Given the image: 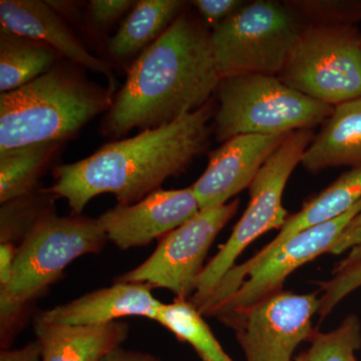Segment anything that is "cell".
<instances>
[{
	"label": "cell",
	"mask_w": 361,
	"mask_h": 361,
	"mask_svg": "<svg viewBox=\"0 0 361 361\" xmlns=\"http://www.w3.org/2000/svg\"><path fill=\"white\" fill-rule=\"evenodd\" d=\"M287 135H239L209 154L203 174L192 185L200 210L225 205L248 189Z\"/></svg>",
	"instance_id": "cell-13"
},
{
	"label": "cell",
	"mask_w": 361,
	"mask_h": 361,
	"mask_svg": "<svg viewBox=\"0 0 361 361\" xmlns=\"http://www.w3.org/2000/svg\"><path fill=\"white\" fill-rule=\"evenodd\" d=\"M240 201L203 209L174 231L160 239L159 245L141 265L116 278L115 282L148 284L190 299L206 265L211 246L227 223L236 215Z\"/></svg>",
	"instance_id": "cell-9"
},
{
	"label": "cell",
	"mask_w": 361,
	"mask_h": 361,
	"mask_svg": "<svg viewBox=\"0 0 361 361\" xmlns=\"http://www.w3.org/2000/svg\"><path fill=\"white\" fill-rule=\"evenodd\" d=\"M56 197L45 189L13 199L0 207V243L20 247L35 227L56 213Z\"/></svg>",
	"instance_id": "cell-23"
},
{
	"label": "cell",
	"mask_w": 361,
	"mask_h": 361,
	"mask_svg": "<svg viewBox=\"0 0 361 361\" xmlns=\"http://www.w3.org/2000/svg\"><path fill=\"white\" fill-rule=\"evenodd\" d=\"M319 307L316 292L282 290L218 320L235 330L245 361H294L297 348L316 331L312 319Z\"/></svg>",
	"instance_id": "cell-10"
},
{
	"label": "cell",
	"mask_w": 361,
	"mask_h": 361,
	"mask_svg": "<svg viewBox=\"0 0 361 361\" xmlns=\"http://www.w3.org/2000/svg\"><path fill=\"white\" fill-rule=\"evenodd\" d=\"M361 288V264L332 274L322 283L320 307L317 314L324 319L345 297Z\"/></svg>",
	"instance_id": "cell-26"
},
{
	"label": "cell",
	"mask_w": 361,
	"mask_h": 361,
	"mask_svg": "<svg viewBox=\"0 0 361 361\" xmlns=\"http://www.w3.org/2000/svg\"><path fill=\"white\" fill-rule=\"evenodd\" d=\"M314 137L312 130L290 133L265 161L249 189L250 201L229 239L207 263L190 298L198 305L236 265L247 247L271 230L281 229L288 218L282 203L285 187Z\"/></svg>",
	"instance_id": "cell-6"
},
{
	"label": "cell",
	"mask_w": 361,
	"mask_h": 361,
	"mask_svg": "<svg viewBox=\"0 0 361 361\" xmlns=\"http://www.w3.org/2000/svg\"><path fill=\"white\" fill-rule=\"evenodd\" d=\"M212 99L198 111L135 137L108 142L92 155L56 166L54 183L45 188L68 202L73 215H82L92 199L110 193L120 205H133L182 174L210 141Z\"/></svg>",
	"instance_id": "cell-2"
},
{
	"label": "cell",
	"mask_w": 361,
	"mask_h": 361,
	"mask_svg": "<svg viewBox=\"0 0 361 361\" xmlns=\"http://www.w3.org/2000/svg\"><path fill=\"white\" fill-rule=\"evenodd\" d=\"M132 0H92L87 4V16L90 25L103 30L132 11Z\"/></svg>",
	"instance_id": "cell-28"
},
{
	"label": "cell",
	"mask_w": 361,
	"mask_h": 361,
	"mask_svg": "<svg viewBox=\"0 0 361 361\" xmlns=\"http://www.w3.org/2000/svg\"><path fill=\"white\" fill-rule=\"evenodd\" d=\"M358 361V360H357Z\"/></svg>",
	"instance_id": "cell-33"
},
{
	"label": "cell",
	"mask_w": 361,
	"mask_h": 361,
	"mask_svg": "<svg viewBox=\"0 0 361 361\" xmlns=\"http://www.w3.org/2000/svg\"><path fill=\"white\" fill-rule=\"evenodd\" d=\"M306 26L286 1H246L211 32L221 80L253 73L277 77Z\"/></svg>",
	"instance_id": "cell-5"
},
{
	"label": "cell",
	"mask_w": 361,
	"mask_h": 361,
	"mask_svg": "<svg viewBox=\"0 0 361 361\" xmlns=\"http://www.w3.org/2000/svg\"><path fill=\"white\" fill-rule=\"evenodd\" d=\"M308 172L361 169V97L334 106L301 161Z\"/></svg>",
	"instance_id": "cell-18"
},
{
	"label": "cell",
	"mask_w": 361,
	"mask_h": 361,
	"mask_svg": "<svg viewBox=\"0 0 361 361\" xmlns=\"http://www.w3.org/2000/svg\"><path fill=\"white\" fill-rule=\"evenodd\" d=\"M360 212L361 200L337 219L297 233L262 263L246 271L235 284L231 295L205 315L219 319L282 291L284 282L294 271L323 254H331L344 228Z\"/></svg>",
	"instance_id": "cell-11"
},
{
	"label": "cell",
	"mask_w": 361,
	"mask_h": 361,
	"mask_svg": "<svg viewBox=\"0 0 361 361\" xmlns=\"http://www.w3.org/2000/svg\"><path fill=\"white\" fill-rule=\"evenodd\" d=\"M101 361H163L149 353L121 348L104 356Z\"/></svg>",
	"instance_id": "cell-32"
},
{
	"label": "cell",
	"mask_w": 361,
	"mask_h": 361,
	"mask_svg": "<svg viewBox=\"0 0 361 361\" xmlns=\"http://www.w3.org/2000/svg\"><path fill=\"white\" fill-rule=\"evenodd\" d=\"M106 242L99 220L51 214L18 247L13 279L0 288V300L32 305L73 261L101 253Z\"/></svg>",
	"instance_id": "cell-8"
},
{
	"label": "cell",
	"mask_w": 361,
	"mask_h": 361,
	"mask_svg": "<svg viewBox=\"0 0 361 361\" xmlns=\"http://www.w3.org/2000/svg\"><path fill=\"white\" fill-rule=\"evenodd\" d=\"M180 0H140L106 42L111 58L127 59L155 42L182 13Z\"/></svg>",
	"instance_id": "cell-19"
},
{
	"label": "cell",
	"mask_w": 361,
	"mask_h": 361,
	"mask_svg": "<svg viewBox=\"0 0 361 361\" xmlns=\"http://www.w3.org/2000/svg\"><path fill=\"white\" fill-rule=\"evenodd\" d=\"M346 257L337 263L332 270V274L349 269L353 266L361 264V212L355 216L346 225L341 236L332 249L331 254L341 255L348 252Z\"/></svg>",
	"instance_id": "cell-27"
},
{
	"label": "cell",
	"mask_w": 361,
	"mask_h": 361,
	"mask_svg": "<svg viewBox=\"0 0 361 361\" xmlns=\"http://www.w3.org/2000/svg\"><path fill=\"white\" fill-rule=\"evenodd\" d=\"M152 289L145 283L115 282L44 311L39 317L45 322L84 326L108 324L129 316L156 322L163 302L153 295Z\"/></svg>",
	"instance_id": "cell-16"
},
{
	"label": "cell",
	"mask_w": 361,
	"mask_h": 361,
	"mask_svg": "<svg viewBox=\"0 0 361 361\" xmlns=\"http://www.w3.org/2000/svg\"><path fill=\"white\" fill-rule=\"evenodd\" d=\"M360 200L361 169H351L339 176L326 189L306 202L300 211L287 218L277 236L253 257L241 264L235 265L215 287L213 295L218 300L227 298L231 295L235 284L246 271L262 263L287 240L303 230L337 219Z\"/></svg>",
	"instance_id": "cell-15"
},
{
	"label": "cell",
	"mask_w": 361,
	"mask_h": 361,
	"mask_svg": "<svg viewBox=\"0 0 361 361\" xmlns=\"http://www.w3.org/2000/svg\"><path fill=\"white\" fill-rule=\"evenodd\" d=\"M242 0H194L192 6L200 14L203 23L214 28L227 20L244 6Z\"/></svg>",
	"instance_id": "cell-29"
},
{
	"label": "cell",
	"mask_w": 361,
	"mask_h": 361,
	"mask_svg": "<svg viewBox=\"0 0 361 361\" xmlns=\"http://www.w3.org/2000/svg\"><path fill=\"white\" fill-rule=\"evenodd\" d=\"M278 78L336 106L361 97V33L355 25H307Z\"/></svg>",
	"instance_id": "cell-7"
},
{
	"label": "cell",
	"mask_w": 361,
	"mask_h": 361,
	"mask_svg": "<svg viewBox=\"0 0 361 361\" xmlns=\"http://www.w3.org/2000/svg\"><path fill=\"white\" fill-rule=\"evenodd\" d=\"M215 134L224 142L239 135H288L312 130L334 106L316 101L282 82L276 75H240L218 85Z\"/></svg>",
	"instance_id": "cell-4"
},
{
	"label": "cell",
	"mask_w": 361,
	"mask_h": 361,
	"mask_svg": "<svg viewBox=\"0 0 361 361\" xmlns=\"http://www.w3.org/2000/svg\"><path fill=\"white\" fill-rule=\"evenodd\" d=\"M200 211L192 187L159 189L133 205H118L97 220L108 241L122 250L161 239Z\"/></svg>",
	"instance_id": "cell-12"
},
{
	"label": "cell",
	"mask_w": 361,
	"mask_h": 361,
	"mask_svg": "<svg viewBox=\"0 0 361 361\" xmlns=\"http://www.w3.org/2000/svg\"><path fill=\"white\" fill-rule=\"evenodd\" d=\"M308 342L310 348L294 361H357L356 353L361 348L360 318L349 314L331 331L316 330Z\"/></svg>",
	"instance_id": "cell-24"
},
{
	"label": "cell",
	"mask_w": 361,
	"mask_h": 361,
	"mask_svg": "<svg viewBox=\"0 0 361 361\" xmlns=\"http://www.w3.org/2000/svg\"><path fill=\"white\" fill-rule=\"evenodd\" d=\"M127 322L65 325L35 318V332L42 346V361H101L121 348L129 336Z\"/></svg>",
	"instance_id": "cell-17"
},
{
	"label": "cell",
	"mask_w": 361,
	"mask_h": 361,
	"mask_svg": "<svg viewBox=\"0 0 361 361\" xmlns=\"http://www.w3.org/2000/svg\"><path fill=\"white\" fill-rule=\"evenodd\" d=\"M1 30L51 45L63 58L80 68L102 73L109 80V90L115 94L116 78L111 66L92 56L78 39L65 18L47 1L1 0Z\"/></svg>",
	"instance_id": "cell-14"
},
{
	"label": "cell",
	"mask_w": 361,
	"mask_h": 361,
	"mask_svg": "<svg viewBox=\"0 0 361 361\" xmlns=\"http://www.w3.org/2000/svg\"><path fill=\"white\" fill-rule=\"evenodd\" d=\"M18 247L0 243V288H4L13 279Z\"/></svg>",
	"instance_id": "cell-30"
},
{
	"label": "cell",
	"mask_w": 361,
	"mask_h": 361,
	"mask_svg": "<svg viewBox=\"0 0 361 361\" xmlns=\"http://www.w3.org/2000/svg\"><path fill=\"white\" fill-rule=\"evenodd\" d=\"M63 142H37L0 151V203L37 191Z\"/></svg>",
	"instance_id": "cell-21"
},
{
	"label": "cell",
	"mask_w": 361,
	"mask_h": 361,
	"mask_svg": "<svg viewBox=\"0 0 361 361\" xmlns=\"http://www.w3.org/2000/svg\"><path fill=\"white\" fill-rule=\"evenodd\" d=\"M220 80L210 30L182 13L130 66L102 133L121 137L168 125L208 104Z\"/></svg>",
	"instance_id": "cell-1"
},
{
	"label": "cell",
	"mask_w": 361,
	"mask_h": 361,
	"mask_svg": "<svg viewBox=\"0 0 361 361\" xmlns=\"http://www.w3.org/2000/svg\"><path fill=\"white\" fill-rule=\"evenodd\" d=\"M286 2L307 25H355L361 20V1L292 0Z\"/></svg>",
	"instance_id": "cell-25"
},
{
	"label": "cell",
	"mask_w": 361,
	"mask_h": 361,
	"mask_svg": "<svg viewBox=\"0 0 361 361\" xmlns=\"http://www.w3.org/2000/svg\"><path fill=\"white\" fill-rule=\"evenodd\" d=\"M202 316L190 299L176 297L173 302L163 303L156 322L172 332L178 341L190 344L202 361H234Z\"/></svg>",
	"instance_id": "cell-22"
},
{
	"label": "cell",
	"mask_w": 361,
	"mask_h": 361,
	"mask_svg": "<svg viewBox=\"0 0 361 361\" xmlns=\"http://www.w3.org/2000/svg\"><path fill=\"white\" fill-rule=\"evenodd\" d=\"M82 68L59 61L23 87L0 94V151L63 142L110 110V90L90 82Z\"/></svg>",
	"instance_id": "cell-3"
},
{
	"label": "cell",
	"mask_w": 361,
	"mask_h": 361,
	"mask_svg": "<svg viewBox=\"0 0 361 361\" xmlns=\"http://www.w3.org/2000/svg\"><path fill=\"white\" fill-rule=\"evenodd\" d=\"M61 58L51 45L0 30V92L32 82L51 71Z\"/></svg>",
	"instance_id": "cell-20"
},
{
	"label": "cell",
	"mask_w": 361,
	"mask_h": 361,
	"mask_svg": "<svg viewBox=\"0 0 361 361\" xmlns=\"http://www.w3.org/2000/svg\"><path fill=\"white\" fill-rule=\"evenodd\" d=\"M0 361H42V346L35 341L21 348L1 350Z\"/></svg>",
	"instance_id": "cell-31"
}]
</instances>
